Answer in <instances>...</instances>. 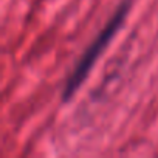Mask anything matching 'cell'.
I'll return each instance as SVG.
<instances>
[{
	"label": "cell",
	"instance_id": "obj_1",
	"mask_svg": "<svg viewBox=\"0 0 158 158\" xmlns=\"http://www.w3.org/2000/svg\"><path fill=\"white\" fill-rule=\"evenodd\" d=\"M130 6H132L130 0H124V2H121V5L116 8V11L113 13V16L110 17L107 25L102 28V31L87 47V50L81 56V59H79V62L76 64V67L73 68V71H71V74L68 77V81H67V84L64 87L62 101H65V102L70 101L74 96V93L81 89V85L84 84L87 76L90 74V71L95 67V64L99 59V56L106 51V48L109 47L112 39L116 36L119 28L124 25V22H126V19L129 16Z\"/></svg>",
	"mask_w": 158,
	"mask_h": 158
}]
</instances>
